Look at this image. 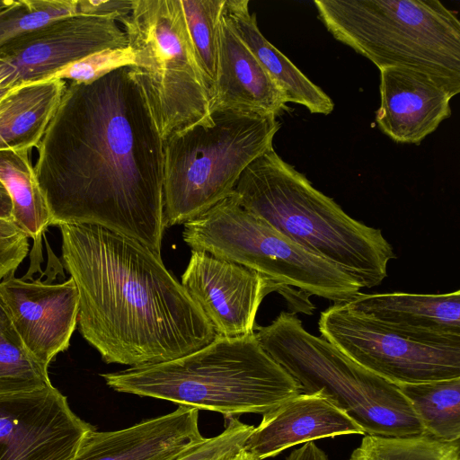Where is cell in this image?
Wrapping results in <instances>:
<instances>
[{
    "label": "cell",
    "mask_w": 460,
    "mask_h": 460,
    "mask_svg": "<svg viewBox=\"0 0 460 460\" xmlns=\"http://www.w3.org/2000/svg\"><path fill=\"white\" fill-rule=\"evenodd\" d=\"M164 143L130 66L71 82L36 146L50 226H99L161 256Z\"/></svg>",
    "instance_id": "cell-1"
},
{
    "label": "cell",
    "mask_w": 460,
    "mask_h": 460,
    "mask_svg": "<svg viewBox=\"0 0 460 460\" xmlns=\"http://www.w3.org/2000/svg\"><path fill=\"white\" fill-rule=\"evenodd\" d=\"M58 227L78 292L79 331L106 363L166 362L213 341L212 325L160 255L99 226Z\"/></svg>",
    "instance_id": "cell-2"
},
{
    "label": "cell",
    "mask_w": 460,
    "mask_h": 460,
    "mask_svg": "<svg viewBox=\"0 0 460 460\" xmlns=\"http://www.w3.org/2000/svg\"><path fill=\"white\" fill-rule=\"evenodd\" d=\"M234 193L242 207L341 269L361 288L381 284L396 258L380 229L349 217L274 148L248 165Z\"/></svg>",
    "instance_id": "cell-3"
},
{
    "label": "cell",
    "mask_w": 460,
    "mask_h": 460,
    "mask_svg": "<svg viewBox=\"0 0 460 460\" xmlns=\"http://www.w3.org/2000/svg\"><path fill=\"white\" fill-rule=\"evenodd\" d=\"M119 393L222 413L264 414L301 394L295 378L261 348L255 332L216 335L186 356L101 375Z\"/></svg>",
    "instance_id": "cell-4"
},
{
    "label": "cell",
    "mask_w": 460,
    "mask_h": 460,
    "mask_svg": "<svg viewBox=\"0 0 460 460\" xmlns=\"http://www.w3.org/2000/svg\"><path fill=\"white\" fill-rule=\"evenodd\" d=\"M339 41L380 70L406 66L460 93V22L438 0H314Z\"/></svg>",
    "instance_id": "cell-5"
},
{
    "label": "cell",
    "mask_w": 460,
    "mask_h": 460,
    "mask_svg": "<svg viewBox=\"0 0 460 460\" xmlns=\"http://www.w3.org/2000/svg\"><path fill=\"white\" fill-rule=\"evenodd\" d=\"M277 116L216 110L208 123L172 133L164 143L165 227L201 215L233 194L243 171L273 148Z\"/></svg>",
    "instance_id": "cell-6"
},
{
    "label": "cell",
    "mask_w": 460,
    "mask_h": 460,
    "mask_svg": "<svg viewBox=\"0 0 460 460\" xmlns=\"http://www.w3.org/2000/svg\"><path fill=\"white\" fill-rule=\"evenodd\" d=\"M266 353L298 383L301 392H322L367 435H422V428L398 386L376 376L323 337L308 332L295 313L281 312L255 328Z\"/></svg>",
    "instance_id": "cell-7"
},
{
    "label": "cell",
    "mask_w": 460,
    "mask_h": 460,
    "mask_svg": "<svg viewBox=\"0 0 460 460\" xmlns=\"http://www.w3.org/2000/svg\"><path fill=\"white\" fill-rule=\"evenodd\" d=\"M141 88L165 141L172 133L208 123L211 93L198 64L180 0H134L119 20Z\"/></svg>",
    "instance_id": "cell-8"
},
{
    "label": "cell",
    "mask_w": 460,
    "mask_h": 460,
    "mask_svg": "<svg viewBox=\"0 0 460 460\" xmlns=\"http://www.w3.org/2000/svg\"><path fill=\"white\" fill-rule=\"evenodd\" d=\"M183 225V241L191 250L243 266L282 288L333 303L347 302L361 289L341 269L242 207L234 191Z\"/></svg>",
    "instance_id": "cell-9"
},
{
    "label": "cell",
    "mask_w": 460,
    "mask_h": 460,
    "mask_svg": "<svg viewBox=\"0 0 460 460\" xmlns=\"http://www.w3.org/2000/svg\"><path fill=\"white\" fill-rule=\"evenodd\" d=\"M321 337L356 363L394 385L460 377V344H437L333 303L318 321Z\"/></svg>",
    "instance_id": "cell-10"
},
{
    "label": "cell",
    "mask_w": 460,
    "mask_h": 460,
    "mask_svg": "<svg viewBox=\"0 0 460 460\" xmlns=\"http://www.w3.org/2000/svg\"><path fill=\"white\" fill-rule=\"evenodd\" d=\"M128 47L115 20L74 14L20 36L0 49L13 73L0 84V98L22 85L53 78L93 54Z\"/></svg>",
    "instance_id": "cell-11"
},
{
    "label": "cell",
    "mask_w": 460,
    "mask_h": 460,
    "mask_svg": "<svg viewBox=\"0 0 460 460\" xmlns=\"http://www.w3.org/2000/svg\"><path fill=\"white\" fill-rule=\"evenodd\" d=\"M94 429L53 385L0 396V460H70Z\"/></svg>",
    "instance_id": "cell-12"
},
{
    "label": "cell",
    "mask_w": 460,
    "mask_h": 460,
    "mask_svg": "<svg viewBox=\"0 0 460 460\" xmlns=\"http://www.w3.org/2000/svg\"><path fill=\"white\" fill-rule=\"evenodd\" d=\"M181 284L202 310L216 335L225 337L253 333L263 298L285 288L256 271L196 250H191Z\"/></svg>",
    "instance_id": "cell-13"
},
{
    "label": "cell",
    "mask_w": 460,
    "mask_h": 460,
    "mask_svg": "<svg viewBox=\"0 0 460 460\" xmlns=\"http://www.w3.org/2000/svg\"><path fill=\"white\" fill-rule=\"evenodd\" d=\"M0 296L26 349L49 367L68 349L79 313V296L71 278L60 284L11 276L0 281Z\"/></svg>",
    "instance_id": "cell-14"
},
{
    "label": "cell",
    "mask_w": 460,
    "mask_h": 460,
    "mask_svg": "<svg viewBox=\"0 0 460 460\" xmlns=\"http://www.w3.org/2000/svg\"><path fill=\"white\" fill-rule=\"evenodd\" d=\"M379 129L402 144L420 143L451 115L455 96L432 75L406 66L380 70Z\"/></svg>",
    "instance_id": "cell-15"
},
{
    "label": "cell",
    "mask_w": 460,
    "mask_h": 460,
    "mask_svg": "<svg viewBox=\"0 0 460 460\" xmlns=\"http://www.w3.org/2000/svg\"><path fill=\"white\" fill-rule=\"evenodd\" d=\"M346 434L365 433L322 392L301 393L262 414L243 449L254 460H263L303 442Z\"/></svg>",
    "instance_id": "cell-16"
},
{
    "label": "cell",
    "mask_w": 460,
    "mask_h": 460,
    "mask_svg": "<svg viewBox=\"0 0 460 460\" xmlns=\"http://www.w3.org/2000/svg\"><path fill=\"white\" fill-rule=\"evenodd\" d=\"M203 438L199 410L180 405L126 429L92 430L70 460H174Z\"/></svg>",
    "instance_id": "cell-17"
},
{
    "label": "cell",
    "mask_w": 460,
    "mask_h": 460,
    "mask_svg": "<svg viewBox=\"0 0 460 460\" xmlns=\"http://www.w3.org/2000/svg\"><path fill=\"white\" fill-rule=\"evenodd\" d=\"M345 303L412 339L437 344H460L459 290L446 294L359 291Z\"/></svg>",
    "instance_id": "cell-18"
},
{
    "label": "cell",
    "mask_w": 460,
    "mask_h": 460,
    "mask_svg": "<svg viewBox=\"0 0 460 460\" xmlns=\"http://www.w3.org/2000/svg\"><path fill=\"white\" fill-rule=\"evenodd\" d=\"M287 103L283 92L222 13L211 112L238 110L279 116L287 111Z\"/></svg>",
    "instance_id": "cell-19"
},
{
    "label": "cell",
    "mask_w": 460,
    "mask_h": 460,
    "mask_svg": "<svg viewBox=\"0 0 460 460\" xmlns=\"http://www.w3.org/2000/svg\"><path fill=\"white\" fill-rule=\"evenodd\" d=\"M224 16L286 96L287 102L305 106L311 113L329 115L334 103L261 32L249 0H226Z\"/></svg>",
    "instance_id": "cell-20"
},
{
    "label": "cell",
    "mask_w": 460,
    "mask_h": 460,
    "mask_svg": "<svg viewBox=\"0 0 460 460\" xmlns=\"http://www.w3.org/2000/svg\"><path fill=\"white\" fill-rule=\"evenodd\" d=\"M51 78L15 88L0 98V151L36 147L66 89Z\"/></svg>",
    "instance_id": "cell-21"
},
{
    "label": "cell",
    "mask_w": 460,
    "mask_h": 460,
    "mask_svg": "<svg viewBox=\"0 0 460 460\" xmlns=\"http://www.w3.org/2000/svg\"><path fill=\"white\" fill-rule=\"evenodd\" d=\"M30 149L0 151V181L13 205V221L35 245L51 223V216L29 157Z\"/></svg>",
    "instance_id": "cell-22"
},
{
    "label": "cell",
    "mask_w": 460,
    "mask_h": 460,
    "mask_svg": "<svg viewBox=\"0 0 460 460\" xmlns=\"http://www.w3.org/2000/svg\"><path fill=\"white\" fill-rule=\"evenodd\" d=\"M410 403L423 434L453 443L460 438V377L396 385Z\"/></svg>",
    "instance_id": "cell-23"
},
{
    "label": "cell",
    "mask_w": 460,
    "mask_h": 460,
    "mask_svg": "<svg viewBox=\"0 0 460 460\" xmlns=\"http://www.w3.org/2000/svg\"><path fill=\"white\" fill-rule=\"evenodd\" d=\"M51 385L48 367L26 349L0 296V396Z\"/></svg>",
    "instance_id": "cell-24"
},
{
    "label": "cell",
    "mask_w": 460,
    "mask_h": 460,
    "mask_svg": "<svg viewBox=\"0 0 460 460\" xmlns=\"http://www.w3.org/2000/svg\"><path fill=\"white\" fill-rule=\"evenodd\" d=\"M199 68L213 96L217 74L219 25L226 0H180Z\"/></svg>",
    "instance_id": "cell-25"
},
{
    "label": "cell",
    "mask_w": 460,
    "mask_h": 460,
    "mask_svg": "<svg viewBox=\"0 0 460 460\" xmlns=\"http://www.w3.org/2000/svg\"><path fill=\"white\" fill-rule=\"evenodd\" d=\"M349 460H460L459 441L447 443L427 435H366Z\"/></svg>",
    "instance_id": "cell-26"
},
{
    "label": "cell",
    "mask_w": 460,
    "mask_h": 460,
    "mask_svg": "<svg viewBox=\"0 0 460 460\" xmlns=\"http://www.w3.org/2000/svg\"><path fill=\"white\" fill-rule=\"evenodd\" d=\"M76 14V0H14L0 11V49L14 39Z\"/></svg>",
    "instance_id": "cell-27"
},
{
    "label": "cell",
    "mask_w": 460,
    "mask_h": 460,
    "mask_svg": "<svg viewBox=\"0 0 460 460\" xmlns=\"http://www.w3.org/2000/svg\"><path fill=\"white\" fill-rule=\"evenodd\" d=\"M226 420V428L219 435L204 438L174 460H218L242 450L254 427L234 417Z\"/></svg>",
    "instance_id": "cell-28"
},
{
    "label": "cell",
    "mask_w": 460,
    "mask_h": 460,
    "mask_svg": "<svg viewBox=\"0 0 460 460\" xmlns=\"http://www.w3.org/2000/svg\"><path fill=\"white\" fill-rule=\"evenodd\" d=\"M133 58L128 47L106 49L71 64L53 78L70 79L72 82L88 83L124 66H132Z\"/></svg>",
    "instance_id": "cell-29"
},
{
    "label": "cell",
    "mask_w": 460,
    "mask_h": 460,
    "mask_svg": "<svg viewBox=\"0 0 460 460\" xmlns=\"http://www.w3.org/2000/svg\"><path fill=\"white\" fill-rule=\"evenodd\" d=\"M28 252V236L13 221L0 219V280L14 276Z\"/></svg>",
    "instance_id": "cell-30"
},
{
    "label": "cell",
    "mask_w": 460,
    "mask_h": 460,
    "mask_svg": "<svg viewBox=\"0 0 460 460\" xmlns=\"http://www.w3.org/2000/svg\"><path fill=\"white\" fill-rule=\"evenodd\" d=\"M133 4L134 0H76V14L119 21L130 13Z\"/></svg>",
    "instance_id": "cell-31"
},
{
    "label": "cell",
    "mask_w": 460,
    "mask_h": 460,
    "mask_svg": "<svg viewBox=\"0 0 460 460\" xmlns=\"http://www.w3.org/2000/svg\"><path fill=\"white\" fill-rule=\"evenodd\" d=\"M287 460H328V457L314 441H308L293 450Z\"/></svg>",
    "instance_id": "cell-32"
},
{
    "label": "cell",
    "mask_w": 460,
    "mask_h": 460,
    "mask_svg": "<svg viewBox=\"0 0 460 460\" xmlns=\"http://www.w3.org/2000/svg\"><path fill=\"white\" fill-rule=\"evenodd\" d=\"M0 219L13 221V205L11 197L0 181Z\"/></svg>",
    "instance_id": "cell-33"
},
{
    "label": "cell",
    "mask_w": 460,
    "mask_h": 460,
    "mask_svg": "<svg viewBox=\"0 0 460 460\" xmlns=\"http://www.w3.org/2000/svg\"><path fill=\"white\" fill-rule=\"evenodd\" d=\"M13 71V66L5 59L0 58V84L9 77Z\"/></svg>",
    "instance_id": "cell-34"
},
{
    "label": "cell",
    "mask_w": 460,
    "mask_h": 460,
    "mask_svg": "<svg viewBox=\"0 0 460 460\" xmlns=\"http://www.w3.org/2000/svg\"><path fill=\"white\" fill-rule=\"evenodd\" d=\"M218 460H254V459L248 453H246L243 449H242L236 453L226 456Z\"/></svg>",
    "instance_id": "cell-35"
},
{
    "label": "cell",
    "mask_w": 460,
    "mask_h": 460,
    "mask_svg": "<svg viewBox=\"0 0 460 460\" xmlns=\"http://www.w3.org/2000/svg\"><path fill=\"white\" fill-rule=\"evenodd\" d=\"M14 0H0V11L8 7Z\"/></svg>",
    "instance_id": "cell-36"
}]
</instances>
